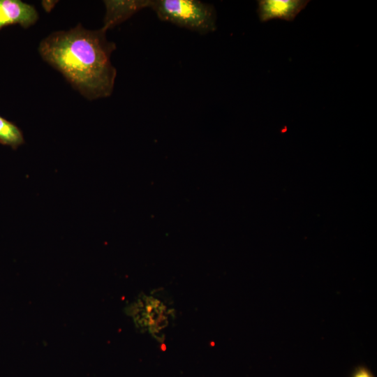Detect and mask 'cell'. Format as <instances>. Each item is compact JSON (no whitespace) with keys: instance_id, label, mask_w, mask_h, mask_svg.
<instances>
[{"instance_id":"1","label":"cell","mask_w":377,"mask_h":377,"mask_svg":"<svg viewBox=\"0 0 377 377\" xmlns=\"http://www.w3.org/2000/svg\"><path fill=\"white\" fill-rule=\"evenodd\" d=\"M106 32L79 24L51 33L40 43L38 52L87 99L107 98L113 91L117 70L110 59L116 44L108 40Z\"/></svg>"},{"instance_id":"2","label":"cell","mask_w":377,"mask_h":377,"mask_svg":"<svg viewBox=\"0 0 377 377\" xmlns=\"http://www.w3.org/2000/svg\"><path fill=\"white\" fill-rule=\"evenodd\" d=\"M149 8L160 20L201 35L216 29V12L210 3L197 0H150Z\"/></svg>"},{"instance_id":"3","label":"cell","mask_w":377,"mask_h":377,"mask_svg":"<svg viewBox=\"0 0 377 377\" xmlns=\"http://www.w3.org/2000/svg\"><path fill=\"white\" fill-rule=\"evenodd\" d=\"M39 15L36 8L20 0H0V30L19 24L27 29L34 25Z\"/></svg>"},{"instance_id":"4","label":"cell","mask_w":377,"mask_h":377,"mask_svg":"<svg viewBox=\"0 0 377 377\" xmlns=\"http://www.w3.org/2000/svg\"><path fill=\"white\" fill-rule=\"evenodd\" d=\"M309 2L306 0H259L257 13L263 22L275 18L291 22Z\"/></svg>"},{"instance_id":"5","label":"cell","mask_w":377,"mask_h":377,"mask_svg":"<svg viewBox=\"0 0 377 377\" xmlns=\"http://www.w3.org/2000/svg\"><path fill=\"white\" fill-rule=\"evenodd\" d=\"M103 3L105 14L102 28L108 31L127 20L140 10L149 8L150 0H108Z\"/></svg>"},{"instance_id":"6","label":"cell","mask_w":377,"mask_h":377,"mask_svg":"<svg viewBox=\"0 0 377 377\" xmlns=\"http://www.w3.org/2000/svg\"><path fill=\"white\" fill-rule=\"evenodd\" d=\"M0 144L17 149L24 144L21 129L14 123L0 116Z\"/></svg>"},{"instance_id":"7","label":"cell","mask_w":377,"mask_h":377,"mask_svg":"<svg viewBox=\"0 0 377 377\" xmlns=\"http://www.w3.org/2000/svg\"><path fill=\"white\" fill-rule=\"evenodd\" d=\"M352 377H374L371 371L365 367H359L354 372Z\"/></svg>"},{"instance_id":"8","label":"cell","mask_w":377,"mask_h":377,"mask_svg":"<svg viewBox=\"0 0 377 377\" xmlns=\"http://www.w3.org/2000/svg\"><path fill=\"white\" fill-rule=\"evenodd\" d=\"M55 2H57V1H42V5H43L44 9H45L47 12H50V11L54 8V4H56Z\"/></svg>"}]
</instances>
